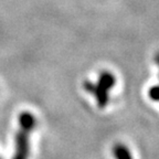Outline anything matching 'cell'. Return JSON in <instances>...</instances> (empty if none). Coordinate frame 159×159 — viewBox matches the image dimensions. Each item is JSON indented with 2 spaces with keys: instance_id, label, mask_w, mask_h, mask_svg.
I'll return each mask as SVG.
<instances>
[{
  "instance_id": "obj_5",
  "label": "cell",
  "mask_w": 159,
  "mask_h": 159,
  "mask_svg": "<svg viewBox=\"0 0 159 159\" xmlns=\"http://www.w3.org/2000/svg\"><path fill=\"white\" fill-rule=\"evenodd\" d=\"M155 61H156L157 65H158V66H159V52L156 54V57H155Z\"/></svg>"
},
{
  "instance_id": "obj_2",
  "label": "cell",
  "mask_w": 159,
  "mask_h": 159,
  "mask_svg": "<svg viewBox=\"0 0 159 159\" xmlns=\"http://www.w3.org/2000/svg\"><path fill=\"white\" fill-rule=\"evenodd\" d=\"M116 83V79L111 72H103L99 74L96 83L86 82L84 83V89L95 96L96 103L99 108L107 106L109 101V91Z\"/></svg>"
},
{
  "instance_id": "obj_1",
  "label": "cell",
  "mask_w": 159,
  "mask_h": 159,
  "mask_svg": "<svg viewBox=\"0 0 159 159\" xmlns=\"http://www.w3.org/2000/svg\"><path fill=\"white\" fill-rule=\"evenodd\" d=\"M37 125L34 116L30 112H22L19 116V130L16 134V152L12 159H29L30 135Z\"/></svg>"
},
{
  "instance_id": "obj_3",
  "label": "cell",
  "mask_w": 159,
  "mask_h": 159,
  "mask_svg": "<svg viewBox=\"0 0 159 159\" xmlns=\"http://www.w3.org/2000/svg\"><path fill=\"white\" fill-rule=\"evenodd\" d=\"M113 155L116 159H133L128 147L123 144H116L113 147Z\"/></svg>"
},
{
  "instance_id": "obj_4",
  "label": "cell",
  "mask_w": 159,
  "mask_h": 159,
  "mask_svg": "<svg viewBox=\"0 0 159 159\" xmlns=\"http://www.w3.org/2000/svg\"><path fill=\"white\" fill-rule=\"evenodd\" d=\"M148 96L149 98L155 101V102H159V85H155V86L149 89Z\"/></svg>"
}]
</instances>
